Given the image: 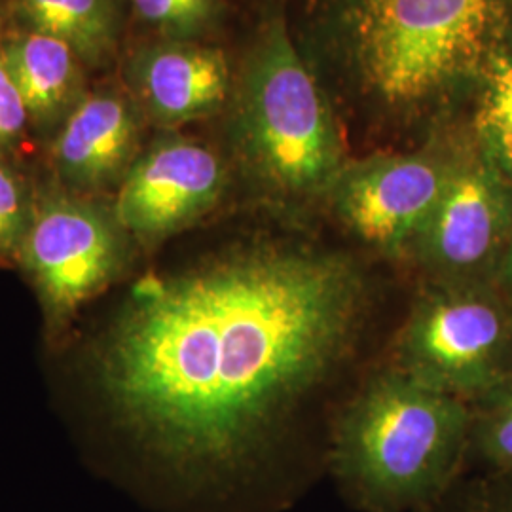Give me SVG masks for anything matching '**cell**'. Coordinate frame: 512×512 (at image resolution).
Returning <instances> with one entry per match:
<instances>
[{"label": "cell", "mask_w": 512, "mask_h": 512, "mask_svg": "<svg viewBox=\"0 0 512 512\" xmlns=\"http://www.w3.org/2000/svg\"><path fill=\"white\" fill-rule=\"evenodd\" d=\"M370 310L346 253L262 241L133 289L99 376L116 418L188 494L260 484L294 416L344 365Z\"/></svg>", "instance_id": "6da1fadb"}, {"label": "cell", "mask_w": 512, "mask_h": 512, "mask_svg": "<svg viewBox=\"0 0 512 512\" xmlns=\"http://www.w3.org/2000/svg\"><path fill=\"white\" fill-rule=\"evenodd\" d=\"M512 0H315L311 40L370 120L427 124L503 50Z\"/></svg>", "instance_id": "7a4b0ae2"}, {"label": "cell", "mask_w": 512, "mask_h": 512, "mask_svg": "<svg viewBox=\"0 0 512 512\" xmlns=\"http://www.w3.org/2000/svg\"><path fill=\"white\" fill-rule=\"evenodd\" d=\"M473 410L387 366L340 412L327 469L359 512H421L458 484Z\"/></svg>", "instance_id": "3957f363"}, {"label": "cell", "mask_w": 512, "mask_h": 512, "mask_svg": "<svg viewBox=\"0 0 512 512\" xmlns=\"http://www.w3.org/2000/svg\"><path fill=\"white\" fill-rule=\"evenodd\" d=\"M230 137L239 164L272 202L327 200L348 165L327 95L281 19H272L234 84Z\"/></svg>", "instance_id": "277c9868"}, {"label": "cell", "mask_w": 512, "mask_h": 512, "mask_svg": "<svg viewBox=\"0 0 512 512\" xmlns=\"http://www.w3.org/2000/svg\"><path fill=\"white\" fill-rule=\"evenodd\" d=\"M511 365V308L492 281H427L399 330L389 366L467 401L505 384Z\"/></svg>", "instance_id": "5b68a950"}, {"label": "cell", "mask_w": 512, "mask_h": 512, "mask_svg": "<svg viewBox=\"0 0 512 512\" xmlns=\"http://www.w3.org/2000/svg\"><path fill=\"white\" fill-rule=\"evenodd\" d=\"M128 241L112 205L61 188L37 198L18 260L46 313L63 321L118 277Z\"/></svg>", "instance_id": "8992f818"}, {"label": "cell", "mask_w": 512, "mask_h": 512, "mask_svg": "<svg viewBox=\"0 0 512 512\" xmlns=\"http://www.w3.org/2000/svg\"><path fill=\"white\" fill-rule=\"evenodd\" d=\"M454 158L433 152L348 162L330 190L332 213L368 251L410 258L433 217Z\"/></svg>", "instance_id": "52a82bcc"}, {"label": "cell", "mask_w": 512, "mask_h": 512, "mask_svg": "<svg viewBox=\"0 0 512 512\" xmlns=\"http://www.w3.org/2000/svg\"><path fill=\"white\" fill-rule=\"evenodd\" d=\"M512 234L505 175L484 154L454 158L412 260L427 281H492Z\"/></svg>", "instance_id": "ba28073f"}, {"label": "cell", "mask_w": 512, "mask_h": 512, "mask_svg": "<svg viewBox=\"0 0 512 512\" xmlns=\"http://www.w3.org/2000/svg\"><path fill=\"white\" fill-rule=\"evenodd\" d=\"M226 181V165L213 148L167 133L137 156L112 211L129 239L154 245L211 213Z\"/></svg>", "instance_id": "9c48e42d"}, {"label": "cell", "mask_w": 512, "mask_h": 512, "mask_svg": "<svg viewBox=\"0 0 512 512\" xmlns=\"http://www.w3.org/2000/svg\"><path fill=\"white\" fill-rule=\"evenodd\" d=\"M143 116L128 90L107 84L86 93L52 139L61 188L90 198L118 190L141 154Z\"/></svg>", "instance_id": "30bf717a"}, {"label": "cell", "mask_w": 512, "mask_h": 512, "mask_svg": "<svg viewBox=\"0 0 512 512\" xmlns=\"http://www.w3.org/2000/svg\"><path fill=\"white\" fill-rule=\"evenodd\" d=\"M124 78L137 107L164 128L219 112L234 92L228 57L200 40L147 44L129 55Z\"/></svg>", "instance_id": "8fae6325"}, {"label": "cell", "mask_w": 512, "mask_h": 512, "mask_svg": "<svg viewBox=\"0 0 512 512\" xmlns=\"http://www.w3.org/2000/svg\"><path fill=\"white\" fill-rule=\"evenodd\" d=\"M0 48L23 95L31 128L52 141L90 92L86 63L65 42L21 27L0 38Z\"/></svg>", "instance_id": "7c38bea8"}, {"label": "cell", "mask_w": 512, "mask_h": 512, "mask_svg": "<svg viewBox=\"0 0 512 512\" xmlns=\"http://www.w3.org/2000/svg\"><path fill=\"white\" fill-rule=\"evenodd\" d=\"M21 29L57 38L90 69L109 65L122 37L118 0H8Z\"/></svg>", "instance_id": "4fadbf2b"}, {"label": "cell", "mask_w": 512, "mask_h": 512, "mask_svg": "<svg viewBox=\"0 0 512 512\" xmlns=\"http://www.w3.org/2000/svg\"><path fill=\"white\" fill-rule=\"evenodd\" d=\"M476 133L482 154L503 175H512V55L507 52L495 55L484 76Z\"/></svg>", "instance_id": "5bb4252c"}, {"label": "cell", "mask_w": 512, "mask_h": 512, "mask_svg": "<svg viewBox=\"0 0 512 512\" xmlns=\"http://www.w3.org/2000/svg\"><path fill=\"white\" fill-rule=\"evenodd\" d=\"M129 6L167 40H198L222 14V0H129Z\"/></svg>", "instance_id": "9a60e30c"}, {"label": "cell", "mask_w": 512, "mask_h": 512, "mask_svg": "<svg viewBox=\"0 0 512 512\" xmlns=\"http://www.w3.org/2000/svg\"><path fill=\"white\" fill-rule=\"evenodd\" d=\"M482 399L480 414H473L471 446L494 473L512 475V376Z\"/></svg>", "instance_id": "2e32d148"}, {"label": "cell", "mask_w": 512, "mask_h": 512, "mask_svg": "<svg viewBox=\"0 0 512 512\" xmlns=\"http://www.w3.org/2000/svg\"><path fill=\"white\" fill-rule=\"evenodd\" d=\"M37 198L6 158H0V258H18Z\"/></svg>", "instance_id": "e0dca14e"}, {"label": "cell", "mask_w": 512, "mask_h": 512, "mask_svg": "<svg viewBox=\"0 0 512 512\" xmlns=\"http://www.w3.org/2000/svg\"><path fill=\"white\" fill-rule=\"evenodd\" d=\"M421 512H512V475L492 473L456 484L439 503Z\"/></svg>", "instance_id": "ac0fdd59"}, {"label": "cell", "mask_w": 512, "mask_h": 512, "mask_svg": "<svg viewBox=\"0 0 512 512\" xmlns=\"http://www.w3.org/2000/svg\"><path fill=\"white\" fill-rule=\"evenodd\" d=\"M31 128L23 95L0 48V158L12 154Z\"/></svg>", "instance_id": "d6986e66"}, {"label": "cell", "mask_w": 512, "mask_h": 512, "mask_svg": "<svg viewBox=\"0 0 512 512\" xmlns=\"http://www.w3.org/2000/svg\"><path fill=\"white\" fill-rule=\"evenodd\" d=\"M497 275L501 279V287L505 289V293L512 300V234L511 239H509V245H507V251H505L503 260L499 264Z\"/></svg>", "instance_id": "ffe728a7"}]
</instances>
